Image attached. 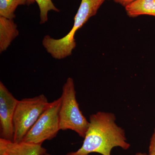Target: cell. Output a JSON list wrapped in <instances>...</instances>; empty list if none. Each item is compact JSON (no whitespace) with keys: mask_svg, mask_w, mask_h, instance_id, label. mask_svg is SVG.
I'll return each mask as SVG.
<instances>
[{"mask_svg":"<svg viewBox=\"0 0 155 155\" xmlns=\"http://www.w3.org/2000/svg\"><path fill=\"white\" fill-rule=\"evenodd\" d=\"M61 97L50 103L25 136L22 141L42 144L45 140H51L58 135L60 129V112Z\"/></svg>","mask_w":155,"mask_h":155,"instance_id":"5b68a950","label":"cell"},{"mask_svg":"<svg viewBox=\"0 0 155 155\" xmlns=\"http://www.w3.org/2000/svg\"><path fill=\"white\" fill-rule=\"evenodd\" d=\"M17 100L4 84L0 82V137L14 140V118L18 103Z\"/></svg>","mask_w":155,"mask_h":155,"instance_id":"8992f818","label":"cell"},{"mask_svg":"<svg viewBox=\"0 0 155 155\" xmlns=\"http://www.w3.org/2000/svg\"><path fill=\"white\" fill-rule=\"evenodd\" d=\"M148 155H155V128L150 140Z\"/></svg>","mask_w":155,"mask_h":155,"instance_id":"7c38bea8","label":"cell"},{"mask_svg":"<svg viewBox=\"0 0 155 155\" xmlns=\"http://www.w3.org/2000/svg\"><path fill=\"white\" fill-rule=\"evenodd\" d=\"M105 0H81L80 5L74 18L73 27L66 36L54 39L46 35L42 45L47 51L54 59L61 60L71 55L76 47L75 34L88 19L96 14Z\"/></svg>","mask_w":155,"mask_h":155,"instance_id":"7a4b0ae2","label":"cell"},{"mask_svg":"<svg viewBox=\"0 0 155 155\" xmlns=\"http://www.w3.org/2000/svg\"><path fill=\"white\" fill-rule=\"evenodd\" d=\"M125 9L127 16L132 18L143 15L155 17V0H135Z\"/></svg>","mask_w":155,"mask_h":155,"instance_id":"9c48e42d","label":"cell"},{"mask_svg":"<svg viewBox=\"0 0 155 155\" xmlns=\"http://www.w3.org/2000/svg\"><path fill=\"white\" fill-rule=\"evenodd\" d=\"M134 155H148V154L145 153L139 152L136 153Z\"/></svg>","mask_w":155,"mask_h":155,"instance_id":"5bb4252c","label":"cell"},{"mask_svg":"<svg viewBox=\"0 0 155 155\" xmlns=\"http://www.w3.org/2000/svg\"><path fill=\"white\" fill-rule=\"evenodd\" d=\"M62 90L59 112L60 129L73 130L84 138L89 122L79 108L76 99L75 84L72 78H67Z\"/></svg>","mask_w":155,"mask_h":155,"instance_id":"3957f363","label":"cell"},{"mask_svg":"<svg viewBox=\"0 0 155 155\" xmlns=\"http://www.w3.org/2000/svg\"><path fill=\"white\" fill-rule=\"evenodd\" d=\"M89 122L81 147L66 155H89L92 153L111 155L114 148L118 147L125 150L130 148L125 130L117 125L113 113L99 111L91 115Z\"/></svg>","mask_w":155,"mask_h":155,"instance_id":"6da1fadb","label":"cell"},{"mask_svg":"<svg viewBox=\"0 0 155 155\" xmlns=\"http://www.w3.org/2000/svg\"><path fill=\"white\" fill-rule=\"evenodd\" d=\"M27 3V0H0V16L14 19L17 7Z\"/></svg>","mask_w":155,"mask_h":155,"instance_id":"30bf717a","label":"cell"},{"mask_svg":"<svg viewBox=\"0 0 155 155\" xmlns=\"http://www.w3.org/2000/svg\"><path fill=\"white\" fill-rule=\"evenodd\" d=\"M19 35L13 19L0 16V52L5 51Z\"/></svg>","mask_w":155,"mask_h":155,"instance_id":"ba28073f","label":"cell"},{"mask_svg":"<svg viewBox=\"0 0 155 155\" xmlns=\"http://www.w3.org/2000/svg\"><path fill=\"white\" fill-rule=\"evenodd\" d=\"M47 150L42 144L15 142L0 138V155H46Z\"/></svg>","mask_w":155,"mask_h":155,"instance_id":"52a82bcc","label":"cell"},{"mask_svg":"<svg viewBox=\"0 0 155 155\" xmlns=\"http://www.w3.org/2000/svg\"><path fill=\"white\" fill-rule=\"evenodd\" d=\"M114 1L115 2L120 4L123 7H125L130 3L133 2L135 0H114Z\"/></svg>","mask_w":155,"mask_h":155,"instance_id":"4fadbf2b","label":"cell"},{"mask_svg":"<svg viewBox=\"0 0 155 155\" xmlns=\"http://www.w3.org/2000/svg\"><path fill=\"white\" fill-rule=\"evenodd\" d=\"M49 104L47 97L43 94L18 101L14 118L13 141H22Z\"/></svg>","mask_w":155,"mask_h":155,"instance_id":"277c9868","label":"cell"},{"mask_svg":"<svg viewBox=\"0 0 155 155\" xmlns=\"http://www.w3.org/2000/svg\"><path fill=\"white\" fill-rule=\"evenodd\" d=\"M36 2L39 8L40 24H44L48 20V13L49 11H53L59 12V9L57 8L53 4L52 0H27V5Z\"/></svg>","mask_w":155,"mask_h":155,"instance_id":"8fae6325","label":"cell"}]
</instances>
